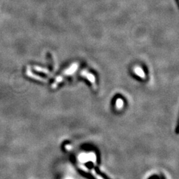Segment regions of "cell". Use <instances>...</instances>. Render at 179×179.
<instances>
[{
	"label": "cell",
	"instance_id": "6da1fadb",
	"mask_svg": "<svg viewBox=\"0 0 179 179\" xmlns=\"http://www.w3.org/2000/svg\"><path fill=\"white\" fill-rule=\"evenodd\" d=\"M79 167H80V168H81V169L82 170H84V171H85V172H90L92 173V175L94 176V177L96 178V179H104V178H103L102 176H100V175H98V174L96 173V171L94 170V169H91V170H88V168H86L85 167V166H84V165H79Z\"/></svg>",
	"mask_w": 179,
	"mask_h": 179
}]
</instances>
